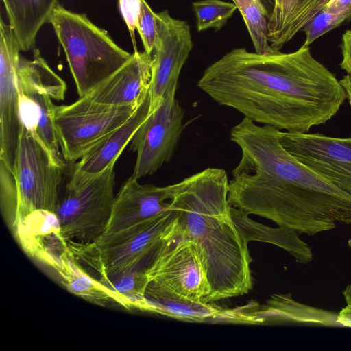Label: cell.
I'll use <instances>...</instances> for the list:
<instances>
[{"instance_id": "30", "label": "cell", "mask_w": 351, "mask_h": 351, "mask_svg": "<svg viewBox=\"0 0 351 351\" xmlns=\"http://www.w3.org/2000/svg\"><path fill=\"white\" fill-rule=\"evenodd\" d=\"M136 29L141 36L144 51L152 55L158 35L156 13L145 0H141Z\"/></svg>"}, {"instance_id": "33", "label": "cell", "mask_w": 351, "mask_h": 351, "mask_svg": "<svg viewBox=\"0 0 351 351\" xmlns=\"http://www.w3.org/2000/svg\"><path fill=\"white\" fill-rule=\"evenodd\" d=\"M324 8L330 12L351 19V0H330Z\"/></svg>"}, {"instance_id": "15", "label": "cell", "mask_w": 351, "mask_h": 351, "mask_svg": "<svg viewBox=\"0 0 351 351\" xmlns=\"http://www.w3.org/2000/svg\"><path fill=\"white\" fill-rule=\"evenodd\" d=\"M130 177L115 195L104 233L117 231L164 213L171 208L170 186L141 184ZM103 233V234H104Z\"/></svg>"}, {"instance_id": "13", "label": "cell", "mask_w": 351, "mask_h": 351, "mask_svg": "<svg viewBox=\"0 0 351 351\" xmlns=\"http://www.w3.org/2000/svg\"><path fill=\"white\" fill-rule=\"evenodd\" d=\"M19 43L10 26L0 21V167L12 174L21 123L19 115Z\"/></svg>"}, {"instance_id": "14", "label": "cell", "mask_w": 351, "mask_h": 351, "mask_svg": "<svg viewBox=\"0 0 351 351\" xmlns=\"http://www.w3.org/2000/svg\"><path fill=\"white\" fill-rule=\"evenodd\" d=\"M152 64V55L135 51L123 66L86 96L107 106H137L149 93Z\"/></svg>"}, {"instance_id": "16", "label": "cell", "mask_w": 351, "mask_h": 351, "mask_svg": "<svg viewBox=\"0 0 351 351\" xmlns=\"http://www.w3.org/2000/svg\"><path fill=\"white\" fill-rule=\"evenodd\" d=\"M149 91L131 116L119 127L86 152L75 164L66 187H72L114 165L125 146L149 114Z\"/></svg>"}, {"instance_id": "34", "label": "cell", "mask_w": 351, "mask_h": 351, "mask_svg": "<svg viewBox=\"0 0 351 351\" xmlns=\"http://www.w3.org/2000/svg\"><path fill=\"white\" fill-rule=\"evenodd\" d=\"M337 322L341 326L351 327V304H347L338 313Z\"/></svg>"}, {"instance_id": "20", "label": "cell", "mask_w": 351, "mask_h": 351, "mask_svg": "<svg viewBox=\"0 0 351 351\" xmlns=\"http://www.w3.org/2000/svg\"><path fill=\"white\" fill-rule=\"evenodd\" d=\"M61 283L71 293L101 306L110 304L126 308L124 301L79 263L69 245L53 267Z\"/></svg>"}, {"instance_id": "4", "label": "cell", "mask_w": 351, "mask_h": 351, "mask_svg": "<svg viewBox=\"0 0 351 351\" xmlns=\"http://www.w3.org/2000/svg\"><path fill=\"white\" fill-rule=\"evenodd\" d=\"M63 170L21 125L13 173L0 168L1 207L10 225L35 210L55 212Z\"/></svg>"}, {"instance_id": "6", "label": "cell", "mask_w": 351, "mask_h": 351, "mask_svg": "<svg viewBox=\"0 0 351 351\" xmlns=\"http://www.w3.org/2000/svg\"><path fill=\"white\" fill-rule=\"evenodd\" d=\"M177 234L171 206L153 217L104 233L93 242L97 255L94 270L102 280L145 267L157 250Z\"/></svg>"}, {"instance_id": "27", "label": "cell", "mask_w": 351, "mask_h": 351, "mask_svg": "<svg viewBox=\"0 0 351 351\" xmlns=\"http://www.w3.org/2000/svg\"><path fill=\"white\" fill-rule=\"evenodd\" d=\"M240 12L252 39L255 52L270 54L274 49L267 39L268 17L260 0H232Z\"/></svg>"}, {"instance_id": "5", "label": "cell", "mask_w": 351, "mask_h": 351, "mask_svg": "<svg viewBox=\"0 0 351 351\" xmlns=\"http://www.w3.org/2000/svg\"><path fill=\"white\" fill-rule=\"evenodd\" d=\"M49 23L64 51L79 97L88 95L132 57L85 14L59 4Z\"/></svg>"}, {"instance_id": "11", "label": "cell", "mask_w": 351, "mask_h": 351, "mask_svg": "<svg viewBox=\"0 0 351 351\" xmlns=\"http://www.w3.org/2000/svg\"><path fill=\"white\" fill-rule=\"evenodd\" d=\"M158 35L152 53L149 112L165 94L178 86L181 70L193 49L191 28L186 21L172 17L168 10L156 13Z\"/></svg>"}, {"instance_id": "28", "label": "cell", "mask_w": 351, "mask_h": 351, "mask_svg": "<svg viewBox=\"0 0 351 351\" xmlns=\"http://www.w3.org/2000/svg\"><path fill=\"white\" fill-rule=\"evenodd\" d=\"M198 32L221 29L237 10L233 2L223 0H199L192 3Z\"/></svg>"}, {"instance_id": "22", "label": "cell", "mask_w": 351, "mask_h": 351, "mask_svg": "<svg viewBox=\"0 0 351 351\" xmlns=\"http://www.w3.org/2000/svg\"><path fill=\"white\" fill-rule=\"evenodd\" d=\"M21 51L32 49L37 34L60 4L59 0H2Z\"/></svg>"}, {"instance_id": "24", "label": "cell", "mask_w": 351, "mask_h": 351, "mask_svg": "<svg viewBox=\"0 0 351 351\" xmlns=\"http://www.w3.org/2000/svg\"><path fill=\"white\" fill-rule=\"evenodd\" d=\"M231 215L238 230L247 243L251 241L267 242L289 252L297 262L307 264L313 260L309 245L302 241L294 230L285 226L272 228L248 217V215L231 207Z\"/></svg>"}, {"instance_id": "23", "label": "cell", "mask_w": 351, "mask_h": 351, "mask_svg": "<svg viewBox=\"0 0 351 351\" xmlns=\"http://www.w3.org/2000/svg\"><path fill=\"white\" fill-rule=\"evenodd\" d=\"M248 323L289 321L319 326H341L338 313L313 308L294 301L290 295H274L260 310L245 308Z\"/></svg>"}, {"instance_id": "35", "label": "cell", "mask_w": 351, "mask_h": 351, "mask_svg": "<svg viewBox=\"0 0 351 351\" xmlns=\"http://www.w3.org/2000/svg\"><path fill=\"white\" fill-rule=\"evenodd\" d=\"M260 1L263 3V5L266 10L268 20H269V19L271 14L273 8H274V0H260Z\"/></svg>"}, {"instance_id": "29", "label": "cell", "mask_w": 351, "mask_h": 351, "mask_svg": "<svg viewBox=\"0 0 351 351\" xmlns=\"http://www.w3.org/2000/svg\"><path fill=\"white\" fill-rule=\"evenodd\" d=\"M347 21L348 19L345 16L330 12L323 8L302 29L305 34L303 45L309 46L315 40Z\"/></svg>"}, {"instance_id": "18", "label": "cell", "mask_w": 351, "mask_h": 351, "mask_svg": "<svg viewBox=\"0 0 351 351\" xmlns=\"http://www.w3.org/2000/svg\"><path fill=\"white\" fill-rule=\"evenodd\" d=\"M148 311L191 322L241 323L239 309L224 310L211 303L197 302L148 282L145 289Z\"/></svg>"}, {"instance_id": "9", "label": "cell", "mask_w": 351, "mask_h": 351, "mask_svg": "<svg viewBox=\"0 0 351 351\" xmlns=\"http://www.w3.org/2000/svg\"><path fill=\"white\" fill-rule=\"evenodd\" d=\"M148 282L180 296L204 302L210 287L195 243L178 233L164 243L144 267Z\"/></svg>"}, {"instance_id": "3", "label": "cell", "mask_w": 351, "mask_h": 351, "mask_svg": "<svg viewBox=\"0 0 351 351\" xmlns=\"http://www.w3.org/2000/svg\"><path fill=\"white\" fill-rule=\"evenodd\" d=\"M226 171L208 167L169 185V203L179 236L196 243L213 303L249 292L253 285L247 243L236 226L228 201Z\"/></svg>"}, {"instance_id": "36", "label": "cell", "mask_w": 351, "mask_h": 351, "mask_svg": "<svg viewBox=\"0 0 351 351\" xmlns=\"http://www.w3.org/2000/svg\"><path fill=\"white\" fill-rule=\"evenodd\" d=\"M348 305L351 304V284L348 285L342 292Z\"/></svg>"}, {"instance_id": "1", "label": "cell", "mask_w": 351, "mask_h": 351, "mask_svg": "<svg viewBox=\"0 0 351 351\" xmlns=\"http://www.w3.org/2000/svg\"><path fill=\"white\" fill-rule=\"evenodd\" d=\"M197 86L255 123L291 132L326 123L346 99L335 75L304 45L286 53L232 49L204 70Z\"/></svg>"}, {"instance_id": "26", "label": "cell", "mask_w": 351, "mask_h": 351, "mask_svg": "<svg viewBox=\"0 0 351 351\" xmlns=\"http://www.w3.org/2000/svg\"><path fill=\"white\" fill-rule=\"evenodd\" d=\"M100 280L124 301L126 309L148 311L145 298L148 278L144 267Z\"/></svg>"}, {"instance_id": "17", "label": "cell", "mask_w": 351, "mask_h": 351, "mask_svg": "<svg viewBox=\"0 0 351 351\" xmlns=\"http://www.w3.org/2000/svg\"><path fill=\"white\" fill-rule=\"evenodd\" d=\"M11 226L25 253L51 269L68 247V241L62 234L60 223L54 211L35 210Z\"/></svg>"}, {"instance_id": "21", "label": "cell", "mask_w": 351, "mask_h": 351, "mask_svg": "<svg viewBox=\"0 0 351 351\" xmlns=\"http://www.w3.org/2000/svg\"><path fill=\"white\" fill-rule=\"evenodd\" d=\"M330 0H274L267 39L277 50L291 40Z\"/></svg>"}, {"instance_id": "31", "label": "cell", "mask_w": 351, "mask_h": 351, "mask_svg": "<svg viewBox=\"0 0 351 351\" xmlns=\"http://www.w3.org/2000/svg\"><path fill=\"white\" fill-rule=\"evenodd\" d=\"M340 47L342 55L340 66L346 74L339 80V83L351 106V29L346 30L342 35Z\"/></svg>"}, {"instance_id": "19", "label": "cell", "mask_w": 351, "mask_h": 351, "mask_svg": "<svg viewBox=\"0 0 351 351\" xmlns=\"http://www.w3.org/2000/svg\"><path fill=\"white\" fill-rule=\"evenodd\" d=\"M21 123L51 154L62 167L65 162L53 119L55 104L47 94L19 88Z\"/></svg>"}, {"instance_id": "2", "label": "cell", "mask_w": 351, "mask_h": 351, "mask_svg": "<svg viewBox=\"0 0 351 351\" xmlns=\"http://www.w3.org/2000/svg\"><path fill=\"white\" fill-rule=\"evenodd\" d=\"M281 131L244 117L230 130L241 157L228 183L230 205L298 234L313 236L351 224V195L290 154Z\"/></svg>"}, {"instance_id": "10", "label": "cell", "mask_w": 351, "mask_h": 351, "mask_svg": "<svg viewBox=\"0 0 351 351\" xmlns=\"http://www.w3.org/2000/svg\"><path fill=\"white\" fill-rule=\"evenodd\" d=\"M178 86L165 94L159 106L149 112L130 141L136 152L132 176H150L169 162L184 130V112L175 95Z\"/></svg>"}, {"instance_id": "32", "label": "cell", "mask_w": 351, "mask_h": 351, "mask_svg": "<svg viewBox=\"0 0 351 351\" xmlns=\"http://www.w3.org/2000/svg\"><path fill=\"white\" fill-rule=\"evenodd\" d=\"M119 7L134 40V31L136 29V23L140 12L141 0H119Z\"/></svg>"}, {"instance_id": "7", "label": "cell", "mask_w": 351, "mask_h": 351, "mask_svg": "<svg viewBox=\"0 0 351 351\" xmlns=\"http://www.w3.org/2000/svg\"><path fill=\"white\" fill-rule=\"evenodd\" d=\"M114 167L81 184L66 187L55 213L67 241L92 243L104 232L115 198Z\"/></svg>"}, {"instance_id": "8", "label": "cell", "mask_w": 351, "mask_h": 351, "mask_svg": "<svg viewBox=\"0 0 351 351\" xmlns=\"http://www.w3.org/2000/svg\"><path fill=\"white\" fill-rule=\"evenodd\" d=\"M137 106H107L86 96L69 105L55 106L53 119L64 160L72 163L80 160L122 125Z\"/></svg>"}, {"instance_id": "12", "label": "cell", "mask_w": 351, "mask_h": 351, "mask_svg": "<svg viewBox=\"0 0 351 351\" xmlns=\"http://www.w3.org/2000/svg\"><path fill=\"white\" fill-rule=\"evenodd\" d=\"M280 143L299 161L351 195V137L281 132Z\"/></svg>"}, {"instance_id": "25", "label": "cell", "mask_w": 351, "mask_h": 351, "mask_svg": "<svg viewBox=\"0 0 351 351\" xmlns=\"http://www.w3.org/2000/svg\"><path fill=\"white\" fill-rule=\"evenodd\" d=\"M19 88L49 95L53 99L64 100L66 91L65 82L49 66L38 49L34 57L27 60L21 57L18 66Z\"/></svg>"}]
</instances>
